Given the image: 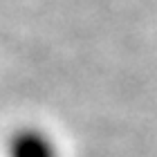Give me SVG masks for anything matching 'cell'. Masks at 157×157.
<instances>
[{"label": "cell", "instance_id": "1", "mask_svg": "<svg viewBox=\"0 0 157 157\" xmlns=\"http://www.w3.org/2000/svg\"><path fill=\"white\" fill-rule=\"evenodd\" d=\"M9 157H59L54 141L38 128H20L9 141Z\"/></svg>", "mask_w": 157, "mask_h": 157}]
</instances>
